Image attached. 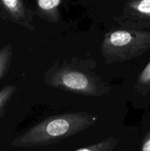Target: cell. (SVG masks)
<instances>
[{"mask_svg": "<svg viewBox=\"0 0 150 151\" xmlns=\"http://www.w3.org/2000/svg\"><path fill=\"white\" fill-rule=\"evenodd\" d=\"M97 120V115L85 111L49 116L16 137L11 145L26 148L49 145L85 131Z\"/></svg>", "mask_w": 150, "mask_h": 151, "instance_id": "cell-1", "label": "cell"}, {"mask_svg": "<svg viewBox=\"0 0 150 151\" xmlns=\"http://www.w3.org/2000/svg\"><path fill=\"white\" fill-rule=\"evenodd\" d=\"M44 82L54 88L89 97H101L110 91L99 77L74 65H53L47 70Z\"/></svg>", "mask_w": 150, "mask_h": 151, "instance_id": "cell-2", "label": "cell"}, {"mask_svg": "<svg viewBox=\"0 0 150 151\" xmlns=\"http://www.w3.org/2000/svg\"><path fill=\"white\" fill-rule=\"evenodd\" d=\"M150 49V32L116 29L104 35L101 55L107 63L123 62L142 55Z\"/></svg>", "mask_w": 150, "mask_h": 151, "instance_id": "cell-3", "label": "cell"}, {"mask_svg": "<svg viewBox=\"0 0 150 151\" xmlns=\"http://www.w3.org/2000/svg\"><path fill=\"white\" fill-rule=\"evenodd\" d=\"M118 23L126 29L143 30L150 27V0L126 1Z\"/></svg>", "mask_w": 150, "mask_h": 151, "instance_id": "cell-4", "label": "cell"}, {"mask_svg": "<svg viewBox=\"0 0 150 151\" xmlns=\"http://www.w3.org/2000/svg\"><path fill=\"white\" fill-rule=\"evenodd\" d=\"M34 12L21 0H0V18L10 20L24 27L29 30H35L32 23Z\"/></svg>", "mask_w": 150, "mask_h": 151, "instance_id": "cell-5", "label": "cell"}, {"mask_svg": "<svg viewBox=\"0 0 150 151\" xmlns=\"http://www.w3.org/2000/svg\"><path fill=\"white\" fill-rule=\"evenodd\" d=\"M61 3V0H38L34 13L49 22L57 23L60 20L59 7Z\"/></svg>", "mask_w": 150, "mask_h": 151, "instance_id": "cell-6", "label": "cell"}, {"mask_svg": "<svg viewBox=\"0 0 150 151\" xmlns=\"http://www.w3.org/2000/svg\"><path fill=\"white\" fill-rule=\"evenodd\" d=\"M135 89L137 92L141 94H147L150 92V62L138 76Z\"/></svg>", "mask_w": 150, "mask_h": 151, "instance_id": "cell-7", "label": "cell"}, {"mask_svg": "<svg viewBox=\"0 0 150 151\" xmlns=\"http://www.w3.org/2000/svg\"><path fill=\"white\" fill-rule=\"evenodd\" d=\"M13 56V47L7 44L0 50V81L7 73Z\"/></svg>", "mask_w": 150, "mask_h": 151, "instance_id": "cell-8", "label": "cell"}, {"mask_svg": "<svg viewBox=\"0 0 150 151\" xmlns=\"http://www.w3.org/2000/svg\"><path fill=\"white\" fill-rule=\"evenodd\" d=\"M119 143V139L114 137H109L98 143L82 147L75 151H113L116 145Z\"/></svg>", "mask_w": 150, "mask_h": 151, "instance_id": "cell-9", "label": "cell"}, {"mask_svg": "<svg viewBox=\"0 0 150 151\" xmlns=\"http://www.w3.org/2000/svg\"><path fill=\"white\" fill-rule=\"evenodd\" d=\"M17 89L18 87L16 86L8 85L5 86L2 89L0 90V118L4 114L6 106Z\"/></svg>", "mask_w": 150, "mask_h": 151, "instance_id": "cell-10", "label": "cell"}, {"mask_svg": "<svg viewBox=\"0 0 150 151\" xmlns=\"http://www.w3.org/2000/svg\"><path fill=\"white\" fill-rule=\"evenodd\" d=\"M141 151H150V131L144 137L141 146Z\"/></svg>", "mask_w": 150, "mask_h": 151, "instance_id": "cell-11", "label": "cell"}]
</instances>
